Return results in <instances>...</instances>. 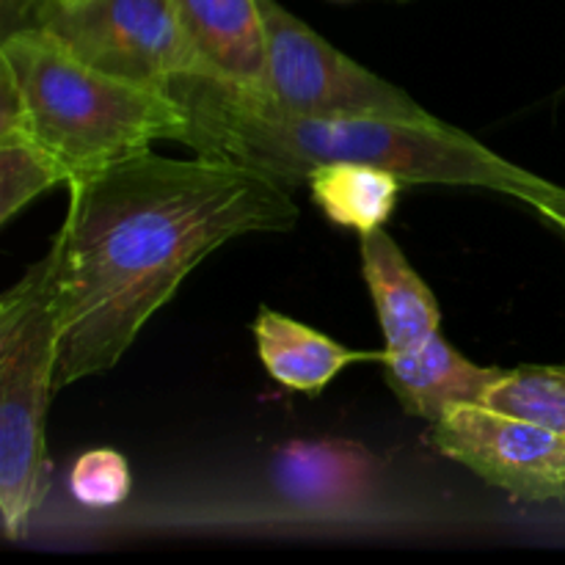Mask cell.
Instances as JSON below:
<instances>
[{
	"mask_svg": "<svg viewBox=\"0 0 565 565\" xmlns=\"http://www.w3.org/2000/svg\"><path fill=\"white\" fill-rule=\"evenodd\" d=\"M50 243L58 309L55 390L108 373L215 248L298 224L290 188L235 160L149 152L70 182Z\"/></svg>",
	"mask_w": 565,
	"mask_h": 565,
	"instance_id": "6da1fadb",
	"label": "cell"
},
{
	"mask_svg": "<svg viewBox=\"0 0 565 565\" xmlns=\"http://www.w3.org/2000/svg\"><path fill=\"white\" fill-rule=\"evenodd\" d=\"M174 97L191 116L185 147L235 160L301 188L318 166L367 163L392 171L406 185L483 188L530 204L535 213L565 210V191L491 152L447 121L406 125L367 116H309L274 97L215 77H180Z\"/></svg>",
	"mask_w": 565,
	"mask_h": 565,
	"instance_id": "7a4b0ae2",
	"label": "cell"
},
{
	"mask_svg": "<svg viewBox=\"0 0 565 565\" xmlns=\"http://www.w3.org/2000/svg\"><path fill=\"white\" fill-rule=\"evenodd\" d=\"M0 75L70 182L149 152L154 141L185 143L191 132V116L171 88L110 75L42 25L6 33Z\"/></svg>",
	"mask_w": 565,
	"mask_h": 565,
	"instance_id": "3957f363",
	"label": "cell"
},
{
	"mask_svg": "<svg viewBox=\"0 0 565 565\" xmlns=\"http://www.w3.org/2000/svg\"><path fill=\"white\" fill-rule=\"evenodd\" d=\"M58 370L55 263L44 254L0 298V524L25 539L47 491V403Z\"/></svg>",
	"mask_w": 565,
	"mask_h": 565,
	"instance_id": "277c9868",
	"label": "cell"
},
{
	"mask_svg": "<svg viewBox=\"0 0 565 565\" xmlns=\"http://www.w3.org/2000/svg\"><path fill=\"white\" fill-rule=\"evenodd\" d=\"M265 20V94L281 108L309 116H367V119L436 125L417 99L326 42L279 0H259Z\"/></svg>",
	"mask_w": 565,
	"mask_h": 565,
	"instance_id": "5b68a950",
	"label": "cell"
},
{
	"mask_svg": "<svg viewBox=\"0 0 565 565\" xmlns=\"http://www.w3.org/2000/svg\"><path fill=\"white\" fill-rule=\"evenodd\" d=\"M28 25L47 28L83 61L143 86L213 77L174 0H77L42 11Z\"/></svg>",
	"mask_w": 565,
	"mask_h": 565,
	"instance_id": "8992f818",
	"label": "cell"
},
{
	"mask_svg": "<svg viewBox=\"0 0 565 565\" xmlns=\"http://www.w3.org/2000/svg\"><path fill=\"white\" fill-rule=\"evenodd\" d=\"M430 441L513 500H565V434L516 414L463 403L434 423Z\"/></svg>",
	"mask_w": 565,
	"mask_h": 565,
	"instance_id": "52a82bcc",
	"label": "cell"
},
{
	"mask_svg": "<svg viewBox=\"0 0 565 565\" xmlns=\"http://www.w3.org/2000/svg\"><path fill=\"white\" fill-rule=\"evenodd\" d=\"M379 461L351 439H296L274 461V486L301 513L331 516L362 505L375 489Z\"/></svg>",
	"mask_w": 565,
	"mask_h": 565,
	"instance_id": "ba28073f",
	"label": "cell"
},
{
	"mask_svg": "<svg viewBox=\"0 0 565 565\" xmlns=\"http://www.w3.org/2000/svg\"><path fill=\"white\" fill-rule=\"evenodd\" d=\"M390 390L412 417L439 423L463 403L483 406L497 381L508 373L502 367H483L461 356L439 334L406 353H386L381 359Z\"/></svg>",
	"mask_w": 565,
	"mask_h": 565,
	"instance_id": "9c48e42d",
	"label": "cell"
},
{
	"mask_svg": "<svg viewBox=\"0 0 565 565\" xmlns=\"http://www.w3.org/2000/svg\"><path fill=\"white\" fill-rule=\"evenodd\" d=\"M362 252V274L381 331H384L386 353H406L439 334L441 312L436 296L425 285L423 276L412 268L403 248L384 232V226L367 232L359 241Z\"/></svg>",
	"mask_w": 565,
	"mask_h": 565,
	"instance_id": "30bf717a",
	"label": "cell"
},
{
	"mask_svg": "<svg viewBox=\"0 0 565 565\" xmlns=\"http://www.w3.org/2000/svg\"><path fill=\"white\" fill-rule=\"evenodd\" d=\"M193 47L215 81L265 94V20L259 0H174Z\"/></svg>",
	"mask_w": 565,
	"mask_h": 565,
	"instance_id": "8fae6325",
	"label": "cell"
},
{
	"mask_svg": "<svg viewBox=\"0 0 565 565\" xmlns=\"http://www.w3.org/2000/svg\"><path fill=\"white\" fill-rule=\"evenodd\" d=\"M254 340L270 379L301 395H320L351 364H381L384 359V351H351L301 320L265 307L254 320Z\"/></svg>",
	"mask_w": 565,
	"mask_h": 565,
	"instance_id": "7c38bea8",
	"label": "cell"
},
{
	"mask_svg": "<svg viewBox=\"0 0 565 565\" xmlns=\"http://www.w3.org/2000/svg\"><path fill=\"white\" fill-rule=\"evenodd\" d=\"M55 185H70V171L39 141L14 86L0 75V224Z\"/></svg>",
	"mask_w": 565,
	"mask_h": 565,
	"instance_id": "4fadbf2b",
	"label": "cell"
},
{
	"mask_svg": "<svg viewBox=\"0 0 565 565\" xmlns=\"http://www.w3.org/2000/svg\"><path fill=\"white\" fill-rule=\"evenodd\" d=\"M403 185L397 174L367 163H326L307 177L320 213L359 235L381 230L392 218Z\"/></svg>",
	"mask_w": 565,
	"mask_h": 565,
	"instance_id": "5bb4252c",
	"label": "cell"
},
{
	"mask_svg": "<svg viewBox=\"0 0 565 565\" xmlns=\"http://www.w3.org/2000/svg\"><path fill=\"white\" fill-rule=\"evenodd\" d=\"M483 406L533 419L565 434V367L557 364H524L508 370Z\"/></svg>",
	"mask_w": 565,
	"mask_h": 565,
	"instance_id": "9a60e30c",
	"label": "cell"
},
{
	"mask_svg": "<svg viewBox=\"0 0 565 565\" xmlns=\"http://www.w3.org/2000/svg\"><path fill=\"white\" fill-rule=\"evenodd\" d=\"M132 478L125 456L110 447L83 452L70 472V491L86 508H116L130 497Z\"/></svg>",
	"mask_w": 565,
	"mask_h": 565,
	"instance_id": "2e32d148",
	"label": "cell"
},
{
	"mask_svg": "<svg viewBox=\"0 0 565 565\" xmlns=\"http://www.w3.org/2000/svg\"><path fill=\"white\" fill-rule=\"evenodd\" d=\"M70 3H77V0H39V3H36V9H33V14H31V22L36 20V17L42 14V11H47V9H55V6H70Z\"/></svg>",
	"mask_w": 565,
	"mask_h": 565,
	"instance_id": "e0dca14e",
	"label": "cell"
},
{
	"mask_svg": "<svg viewBox=\"0 0 565 565\" xmlns=\"http://www.w3.org/2000/svg\"><path fill=\"white\" fill-rule=\"evenodd\" d=\"M541 215H544V218H550L552 224H557L565 232V210L550 207V210H541Z\"/></svg>",
	"mask_w": 565,
	"mask_h": 565,
	"instance_id": "ac0fdd59",
	"label": "cell"
},
{
	"mask_svg": "<svg viewBox=\"0 0 565 565\" xmlns=\"http://www.w3.org/2000/svg\"><path fill=\"white\" fill-rule=\"evenodd\" d=\"M6 3H17V6H20L22 14H31V11L36 9L39 0H6Z\"/></svg>",
	"mask_w": 565,
	"mask_h": 565,
	"instance_id": "d6986e66",
	"label": "cell"
}]
</instances>
